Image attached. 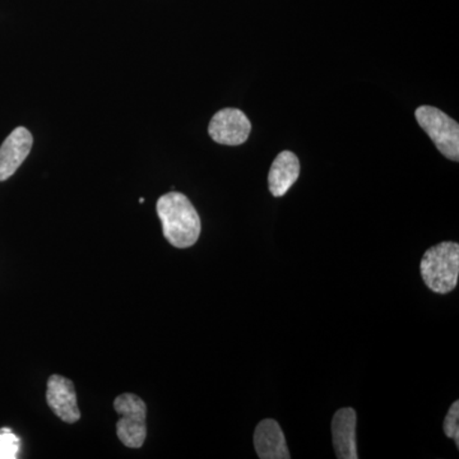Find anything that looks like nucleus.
Wrapping results in <instances>:
<instances>
[{"instance_id": "ddd939ff", "label": "nucleus", "mask_w": 459, "mask_h": 459, "mask_svg": "<svg viewBox=\"0 0 459 459\" xmlns=\"http://www.w3.org/2000/svg\"><path fill=\"white\" fill-rule=\"evenodd\" d=\"M144 198H140V204H143Z\"/></svg>"}, {"instance_id": "f8f14e48", "label": "nucleus", "mask_w": 459, "mask_h": 459, "mask_svg": "<svg viewBox=\"0 0 459 459\" xmlns=\"http://www.w3.org/2000/svg\"><path fill=\"white\" fill-rule=\"evenodd\" d=\"M444 434L455 440V446L459 448V402L455 401L451 409L446 413L443 424Z\"/></svg>"}, {"instance_id": "20e7f679", "label": "nucleus", "mask_w": 459, "mask_h": 459, "mask_svg": "<svg viewBox=\"0 0 459 459\" xmlns=\"http://www.w3.org/2000/svg\"><path fill=\"white\" fill-rule=\"evenodd\" d=\"M416 120L428 133L437 150L446 159L457 162L459 160V126L455 120L434 107H420L416 110Z\"/></svg>"}, {"instance_id": "9b49d317", "label": "nucleus", "mask_w": 459, "mask_h": 459, "mask_svg": "<svg viewBox=\"0 0 459 459\" xmlns=\"http://www.w3.org/2000/svg\"><path fill=\"white\" fill-rule=\"evenodd\" d=\"M21 452V439L9 428L0 429V459H16Z\"/></svg>"}, {"instance_id": "423d86ee", "label": "nucleus", "mask_w": 459, "mask_h": 459, "mask_svg": "<svg viewBox=\"0 0 459 459\" xmlns=\"http://www.w3.org/2000/svg\"><path fill=\"white\" fill-rule=\"evenodd\" d=\"M47 401L51 411L66 424H74L81 419L74 385L68 377L54 374L48 380Z\"/></svg>"}, {"instance_id": "7ed1b4c3", "label": "nucleus", "mask_w": 459, "mask_h": 459, "mask_svg": "<svg viewBox=\"0 0 459 459\" xmlns=\"http://www.w3.org/2000/svg\"><path fill=\"white\" fill-rule=\"evenodd\" d=\"M114 410L120 415L117 434L128 448H141L147 437V406L138 395L123 394L114 401Z\"/></svg>"}, {"instance_id": "6e6552de", "label": "nucleus", "mask_w": 459, "mask_h": 459, "mask_svg": "<svg viewBox=\"0 0 459 459\" xmlns=\"http://www.w3.org/2000/svg\"><path fill=\"white\" fill-rule=\"evenodd\" d=\"M356 422L358 416L351 407L338 410L332 419V437L338 459H358L356 451Z\"/></svg>"}, {"instance_id": "f257e3e1", "label": "nucleus", "mask_w": 459, "mask_h": 459, "mask_svg": "<svg viewBox=\"0 0 459 459\" xmlns=\"http://www.w3.org/2000/svg\"><path fill=\"white\" fill-rule=\"evenodd\" d=\"M164 237L172 247L186 249L197 243L201 235V219L195 205L183 193L162 195L156 205Z\"/></svg>"}, {"instance_id": "0eeeda50", "label": "nucleus", "mask_w": 459, "mask_h": 459, "mask_svg": "<svg viewBox=\"0 0 459 459\" xmlns=\"http://www.w3.org/2000/svg\"><path fill=\"white\" fill-rule=\"evenodd\" d=\"M33 138L29 129L18 126L0 146V181L13 177L31 152Z\"/></svg>"}, {"instance_id": "9d476101", "label": "nucleus", "mask_w": 459, "mask_h": 459, "mask_svg": "<svg viewBox=\"0 0 459 459\" xmlns=\"http://www.w3.org/2000/svg\"><path fill=\"white\" fill-rule=\"evenodd\" d=\"M300 175V162L298 156L290 151H283L274 159L268 174V186L273 197H283L296 183Z\"/></svg>"}, {"instance_id": "1a4fd4ad", "label": "nucleus", "mask_w": 459, "mask_h": 459, "mask_svg": "<svg viewBox=\"0 0 459 459\" xmlns=\"http://www.w3.org/2000/svg\"><path fill=\"white\" fill-rule=\"evenodd\" d=\"M256 455L261 459H290L285 434L276 420L265 419L256 425L255 431Z\"/></svg>"}, {"instance_id": "39448f33", "label": "nucleus", "mask_w": 459, "mask_h": 459, "mask_svg": "<svg viewBox=\"0 0 459 459\" xmlns=\"http://www.w3.org/2000/svg\"><path fill=\"white\" fill-rule=\"evenodd\" d=\"M252 123L238 108H222L214 114L208 133L214 142L225 146H240L249 138Z\"/></svg>"}, {"instance_id": "f03ea898", "label": "nucleus", "mask_w": 459, "mask_h": 459, "mask_svg": "<svg viewBox=\"0 0 459 459\" xmlns=\"http://www.w3.org/2000/svg\"><path fill=\"white\" fill-rule=\"evenodd\" d=\"M425 285L437 294H449L457 287L459 244L444 241L425 253L420 264Z\"/></svg>"}]
</instances>
